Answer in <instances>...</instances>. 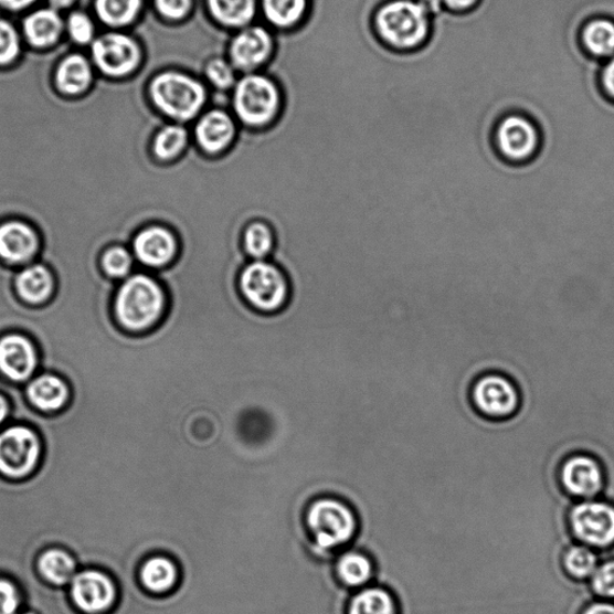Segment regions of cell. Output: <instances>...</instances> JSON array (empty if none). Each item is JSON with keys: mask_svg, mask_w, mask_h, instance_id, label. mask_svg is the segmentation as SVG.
Instances as JSON below:
<instances>
[{"mask_svg": "<svg viewBox=\"0 0 614 614\" xmlns=\"http://www.w3.org/2000/svg\"><path fill=\"white\" fill-rule=\"evenodd\" d=\"M169 304V293L159 278L148 271L136 269L118 284L114 316L124 331L142 335L160 326Z\"/></svg>", "mask_w": 614, "mask_h": 614, "instance_id": "cell-1", "label": "cell"}, {"mask_svg": "<svg viewBox=\"0 0 614 614\" xmlns=\"http://www.w3.org/2000/svg\"><path fill=\"white\" fill-rule=\"evenodd\" d=\"M374 31L383 43L399 52L422 49L431 34V17L419 0H390L374 13Z\"/></svg>", "mask_w": 614, "mask_h": 614, "instance_id": "cell-2", "label": "cell"}, {"mask_svg": "<svg viewBox=\"0 0 614 614\" xmlns=\"http://www.w3.org/2000/svg\"><path fill=\"white\" fill-rule=\"evenodd\" d=\"M305 527L318 551L334 552L356 540L359 519L345 500L324 497L307 507Z\"/></svg>", "mask_w": 614, "mask_h": 614, "instance_id": "cell-3", "label": "cell"}, {"mask_svg": "<svg viewBox=\"0 0 614 614\" xmlns=\"http://www.w3.org/2000/svg\"><path fill=\"white\" fill-rule=\"evenodd\" d=\"M242 298L257 313H280L288 305L290 284L286 273L269 260L247 262L239 278Z\"/></svg>", "mask_w": 614, "mask_h": 614, "instance_id": "cell-4", "label": "cell"}, {"mask_svg": "<svg viewBox=\"0 0 614 614\" xmlns=\"http://www.w3.org/2000/svg\"><path fill=\"white\" fill-rule=\"evenodd\" d=\"M43 457L44 442L36 428L15 424L0 431V476L13 481L31 478Z\"/></svg>", "mask_w": 614, "mask_h": 614, "instance_id": "cell-5", "label": "cell"}, {"mask_svg": "<svg viewBox=\"0 0 614 614\" xmlns=\"http://www.w3.org/2000/svg\"><path fill=\"white\" fill-rule=\"evenodd\" d=\"M150 94L162 114L178 121L197 117L205 103L201 83L179 73H165L154 78Z\"/></svg>", "mask_w": 614, "mask_h": 614, "instance_id": "cell-6", "label": "cell"}, {"mask_svg": "<svg viewBox=\"0 0 614 614\" xmlns=\"http://www.w3.org/2000/svg\"><path fill=\"white\" fill-rule=\"evenodd\" d=\"M493 145L497 156L506 163L522 166L539 157L542 136L532 119L511 114L498 121L493 135Z\"/></svg>", "mask_w": 614, "mask_h": 614, "instance_id": "cell-7", "label": "cell"}, {"mask_svg": "<svg viewBox=\"0 0 614 614\" xmlns=\"http://www.w3.org/2000/svg\"><path fill=\"white\" fill-rule=\"evenodd\" d=\"M569 525L582 546L596 551L614 547V505L603 499L579 500L571 508Z\"/></svg>", "mask_w": 614, "mask_h": 614, "instance_id": "cell-8", "label": "cell"}, {"mask_svg": "<svg viewBox=\"0 0 614 614\" xmlns=\"http://www.w3.org/2000/svg\"><path fill=\"white\" fill-rule=\"evenodd\" d=\"M67 594L82 614H108L117 607L120 597L116 579L99 568L78 570Z\"/></svg>", "mask_w": 614, "mask_h": 614, "instance_id": "cell-9", "label": "cell"}, {"mask_svg": "<svg viewBox=\"0 0 614 614\" xmlns=\"http://www.w3.org/2000/svg\"><path fill=\"white\" fill-rule=\"evenodd\" d=\"M233 105L242 123L251 128H262L276 116L280 95L267 77L248 75L235 86Z\"/></svg>", "mask_w": 614, "mask_h": 614, "instance_id": "cell-10", "label": "cell"}, {"mask_svg": "<svg viewBox=\"0 0 614 614\" xmlns=\"http://www.w3.org/2000/svg\"><path fill=\"white\" fill-rule=\"evenodd\" d=\"M470 399L481 415L496 421L515 415L521 403L518 385L509 375L500 372L479 375L472 385Z\"/></svg>", "mask_w": 614, "mask_h": 614, "instance_id": "cell-11", "label": "cell"}, {"mask_svg": "<svg viewBox=\"0 0 614 614\" xmlns=\"http://www.w3.org/2000/svg\"><path fill=\"white\" fill-rule=\"evenodd\" d=\"M41 372V356L36 343L28 335L10 331L0 337V377L23 385Z\"/></svg>", "mask_w": 614, "mask_h": 614, "instance_id": "cell-12", "label": "cell"}, {"mask_svg": "<svg viewBox=\"0 0 614 614\" xmlns=\"http://www.w3.org/2000/svg\"><path fill=\"white\" fill-rule=\"evenodd\" d=\"M130 248L141 267L159 272L178 260L180 243L173 230L161 223H151L135 234Z\"/></svg>", "mask_w": 614, "mask_h": 614, "instance_id": "cell-13", "label": "cell"}, {"mask_svg": "<svg viewBox=\"0 0 614 614\" xmlns=\"http://www.w3.org/2000/svg\"><path fill=\"white\" fill-rule=\"evenodd\" d=\"M41 248L43 241L31 222L21 219L0 222V262L22 268L39 261Z\"/></svg>", "mask_w": 614, "mask_h": 614, "instance_id": "cell-14", "label": "cell"}, {"mask_svg": "<svg viewBox=\"0 0 614 614\" xmlns=\"http://www.w3.org/2000/svg\"><path fill=\"white\" fill-rule=\"evenodd\" d=\"M560 480L565 493L576 499H595L604 494L605 470L591 454H575L567 458L560 469Z\"/></svg>", "mask_w": 614, "mask_h": 614, "instance_id": "cell-15", "label": "cell"}, {"mask_svg": "<svg viewBox=\"0 0 614 614\" xmlns=\"http://www.w3.org/2000/svg\"><path fill=\"white\" fill-rule=\"evenodd\" d=\"M92 52L97 67L112 77L130 74L141 59L136 41L119 33H109L97 39Z\"/></svg>", "mask_w": 614, "mask_h": 614, "instance_id": "cell-16", "label": "cell"}, {"mask_svg": "<svg viewBox=\"0 0 614 614\" xmlns=\"http://www.w3.org/2000/svg\"><path fill=\"white\" fill-rule=\"evenodd\" d=\"M28 403L43 414L53 415L65 411L72 403V387L64 377L41 371L24 387Z\"/></svg>", "mask_w": 614, "mask_h": 614, "instance_id": "cell-17", "label": "cell"}, {"mask_svg": "<svg viewBox=\"0 0 614 614\" xmlns=\"http://www.w3.org/2000/svg\"><path fill=\"white\" fill-rule=\"evenodd\" d=\"M194 139L209 158H218L229 151L235 139V125L226 112L209 110L194 127Z\"/></svg>", "mask_w": 614, "mask_h": 614, "instance_id": "cell-18", "label": "cell"}, {"mask_svg": "<svg viewBox=\"0 0 614 614\" xmlns=\"http://www.w3.org/2000/svg\"><path fill=\"white\" fill-rule=\"evenodd\" d=\"M141 589L152 596H167L179 587L181 570L171 557L154 554L145 560L136 572Z\"/></svg>", "mask_w": 614, "mask_h": 614, "instance_id": "cell-19", "label": "cell"}, {"mask_svg": "<svg viewBox=\"0 0 614 614\" xmlns=\"http://www.w3.org/2000/svg\"><path fill=\"white\" fill-rule=\"evenodd\" d=\"M57 280L47 264L36 261L22 267L15 277V290L27 305L43 306L52 300Z\"/></svg>", "mask_w": 614, "mask_h": 614, "instance_id": "cell-20", "label": "cell"}, {"mask_svg": "<svg viewBox=\"0 0 614 614\" xmlns=\"http://www.w3.org/2000/svg\"><path fill=\"white\" fill-rule=\"evenodd\" d=\"M272 46V38L263 28H247L232 41V63L245 72L254 70L269 57Z\"/></svg>", "mask_w": 614, "mask_h": 614, "instance_id": "cell-21", "label": "cell"}, {"mask_svg": "<svg viewBox=\"0 0 614 614\" xmlns=\"http://www.w3.org/2000/svg\"><path fill=\"white\" fill-rule=\"evenodd\" d=\"M38 574L53 587L65 589L78 572L76 557L66 549L53 547L38 557Z\"/></svg>", "mask_w": 614, "mask_h": 614, "instance_id": "cell-22", "label": "cell"}, {"mask_svg": "<svg viewBox=\"0 0 614 614\" xmlns=\"http://www.w3.org/2000/svg\"><path fill=\"white\" fill-rule=\"evenodd\" d=\"M374 570L372 558L360 550L343 552L335 563V574L348 591L367 587L374 579Z\"/></svg>", "mask_w": 614, "mask_h": 614, "instance_id": "cell-23", "label": "cell"}, {"mask_svg": "<svg viewBox=\"0 0 614 614\" xmlns=\"http://www.w3.org/2000/svg\"><path fill=\"white\" fill-rule=\"evenodd\" d=\"M346 614H400L398 600L382 585L359 590L348 600Z\"/></svg>", "mask_w": 614, "mask_h": 614, "instance_id": "cell-24", "label": "cell"}, {"mask_svg": "<svg viewBox=\"0 0 614 614\" xmlns=\"http://www.w3.org/2000/svg\"><path fill=\"white\" fill-rule=\"evenodd\" d=\"M63 31V21L52 9L39 10L24 21V34L36 47H49L57 41Z\"/></svg>", "mask_w": 614, "mask_h": 614, "instance_id": "cell-25", "label": "cell"}, {"mask_svg": "<svg viewBox=\"0 0 614 614\" xmlns=\"http://www.w3.org/2000/svg\"><path fill=\"white\" fill-rule=\"evenodd\" d=\"M189 145V133L181 125H166L151 139V152L160 162H173L183 157Z\"/></svg>", "mask_w": 614, "mask_h": 614, "instance_id": "cell-26", "label": "cell"}, {"mask_svg": "<svg viewBox=\"0 0 614 614\" xmlns=\"http://www.w3.org/2000/svg\"><path fill=\"white\" fill-rule=\"evenodd\" d=\"M276 236L268 222L255 220L247 223L242 235V247L251 261L267 260L273 256Z\"/></svg>", "mask_w": 614, "mask_h": 614, "instance_id": "cell-27", "label": "cell"}, {"mask_svg": "<svg viewBox=\"0 0 614 614\" xmlns=\"http://www.w3.org/2000/svg\"><path fill=\"white\" fill-rule=\"evenodd\" d=\"M581 39L592 57L607 59L614 54V22L604 18L593 19L584 25Z\"/></svg>", "mask_w": 614, "mask_h": 614, "instance_id": "cell-28", "label": "cell"}, {"mask_svg": "<svg viewBox=\"0 0 614 614\" xmlns=\"http://www.w3.org/2000/svg\"><path fill=\"white\" fill-rule=\"evenodd\" d=\"M92 67L85 57L74 54L62 62L57 72L59 88L68 95L85 92L92 82Z\"/></svg>", "mask_w": 614, "mask_h": 614, "instance_id": "cell-29", "label": "cell"}, {"mask_svg": "<svg viewBox=\"0 0 614 614\" xmlns=\"http://www.w3.org/2000/svg\"><path fill=\"white\" fill-rule=\"evenodd\" d=\"M100 267L110 280L121 283L136 272L137 262L129 246L116 244L103 251Z\"/></svg>", "mask_w": 614, "mask_h": 614, "instance_id": "cell-30", "label": "cell"}, {"mask_svg": "<svg viewBox=\"0 0 614 614\" xmlns=\"http://www.w3.org/2000/svg\"><path fill=\"white\" fill-rule=\"evenodd\" d=\"M600 561L602 560L596 550L579 542L570 547L563 557L565 571L572 579L579 581H590L602 563Z\"/></svg>", "mask_w": 614, "mask_h": 614, "instance_id": "cell-31", "label": "cell"}, {"mask_svg": "<svg viewBox=\"0 0 614 614\" xmlns=\"http://www.w3.org/2000/svg\"><path fill=\"white\" fill-rule=\"evenodd\" d=\"M213 17L221 23L242 27L255 15V0H208Z\"/></svg>", "mask_w": 614, "mask_h": 614, "instance_id": "cell-32", "label": "cell"}, {"mask_svg": "<svg viewBox=\"0 0 614 614\" xmlns=\"http://www.w3.org/2000/svg\"><path fill=\"white\" fill-rule=\"evenodd\" d=\"M141 6L142 0H96L97 15L114 27L133 22Z\"/></svg>", "mask_w": 614, "mask_h": 614, "instance_id": "cell-33", "label": "cell"}, {"mask_svg": "<svg viewBox=\"0 0 614 614\" xmlns=\"http://www.w3.org/2000/svg\"><path fill=\"white\" fill-rule=\"evenodd\" d=\"M306 9V0H263L265 17L277 27L298 22Z\"/></svg>", "mask_w": 614, "mask_h": 614, "instance_id": "cell-34", "label": "cell"}, {"mask_svg": "<svg viewBox=\"0 0 614 614\" xmlns=\"http://www.w3.org/2000/svg\"><path fill=\"white\" fill-rule=\"evenodd\" d=\"M590 583L595 596L614 600V558L600 563Z\"/></svg>", "mask_w": 614, "mask_h": 614, "instance_id": "cell-35", "label": "cell"}, {"mask_svg": "<svg viewBox=\"0 0 614 614\" xmlns=\"http://www.w3.org/2000/svg\"><path fill=\"white\" fill-rule=\"evenodd\" d=\"M23 605L19 584L10 578L0 576V614H18Z\"/></svg>", "mask_w": 614, "mask_h": 614, "instance_id": "cell-36", "label": "cell"}, {"mask_svg": "<svg viewBox=\"0 0 614 614\" xmlns=\"http://www.w3.org/2000/svg\"><path fill=\"white\" fill-rule=\"evenodd\" d=\"M20 54V38L15 28L0 20V65L15 61Z\"/></svg>", "mask_w": 614, "mask_h": 614, "instance_id": "cell-37", "label": "cell"}, {"mask_svg": "<svg viewBox=\"0 0 614 614\" xmlns=\"http://www.w3.org/2000/svg\"><path fill=\"white\" fill-rule=\"evenodd\" d=\"M68 33L76 43L86 45L94 36V25L91 19L82 12H75L67 21Z\"/></svg>", "mask_w": 614, "mask_h": 614, "instance_id": "cell-38", "label": "cell"}, {"mask_svg": "<svg viewBox=\"0 0 614 614\" xmlns=\"http://www.w3.org/2000/svg\"><path fill=\"white\" fill-rule=\"evenodd\" d=\"M207 76L220 89H227L234 83V70L223 60H214L207 66Z\"/></svg>", "mask_w": 614, "mask_h": 614, "instance_id": "cell-39", "label": "cell"}, {"mask_svg": "<svg viewBox=\"0 0 614 614\" xmlns=\"http://www.w3.org/2000/svg\"><path fill=\"white\" fill-rule=\"evenodd\" d=\"M161 15L169 20L183 19L191 8V0H156Z\"/></svg>", "mask_w": 614, "mask_h": 614, "instance_id": "cell-40", "label": "cell"}, {"mask_svg": "<svg viewBox=\"0 0 614 614\" xmlns=\"http://www.w3.org/2000/svg\"><path fill=\"white\" fill-rule=\"evenodd\" d=\"M442 2L446 10L463 13L476 8L480 0H442Z\"/></svg>", "mask_w": 614, "mask_h": 614, "instance_id": "cell-41", "label": "cell"}, {"mask_svg": "<svg viewBox=\"0 0 614 614\" xmlns=\"http://www.w3.org/2000/svg\"><path fill=\"white\" fill-rule=\"evenodd\" d=\"M602 86L604 92L614 99V59L611 60L602 72Z\"/></svg>", "mask_w": 614, "mask_h": 614, "instance_id": "cell-42", "label": "cell"}, {"mask_svg": "<svg viewBox=\"0 0 614 614\" xmlns=\"http://www.w3.org/2000/svg\"><path fill=\"white\" fill-rule=\"evenodd\" d=\"M581 614H614V604L608 603L607 600H602V602L595 600Z\"/></svg>", "mask_w": 614, "mask_h": 614, "instance_id": "cell-43", "label": "cell"}, {"mask_svg": "<svg viewBox=\"0 0 614 614\" xmlns=\"http://www.w3.org/2000/svg\"><path fill=\"white\" fill-rule=\"evenodd\" d=\"M10 417H12V404L7 395L0 393V426H3Z\"/></svg>", "mask_w": 614, "mask_h": 614, "instance_id": "cell-44", "label": "cell"}, {"mask_svg": "<svg viewBox=\"0 0 614 614\" xmlns=\"http://www.w3.org/2000/svg\"><path fill=\"white\" fill-rule=\"evenodd\" d=\"M35 0H0V4L10 10H22L33 4Z\"/></svg>", "mask_w": 614, "mask_h": 614, "instance_id": "cell-45", "label": "cell"}, {"mask_svg": "<svg viewBox=\"0 0 614 614\" xmlns=\"http://www.w3.org/2000/svg\"><path fill=\"white\" fill-rule=\"evenodd\" d=\"M50 3L55 9H64L74 3V0H50Z\"/></svg>", "mask_w": 614, "mask_h": 614, "instance_id": "cell-46", "label": "cell"}, {"mask_svg": "<svg viewBox=\"0 0 614 614\" xmlns=\"http://www.w3.org/2000/svg\"><path fill=\"white\" fill-rule=\"evenodd\" d=\"M18 614H39L35 611L23 608Z\"/></svg>", "mask_w": 614, "mask_h": 614, "instance_id": "cell-47", "label": "cell"}]
</instances>
